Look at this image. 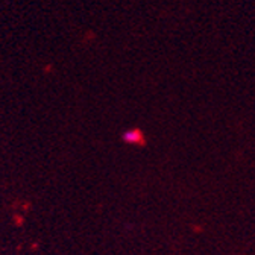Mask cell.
I'll use <instances>...</instances> for the list:
<instances>
[{
	"label": "cell",
	"mask_w": 255,
	"mask_h": 255,
	"mask_svg": "<svg viewBox=\"0 0 255 255\" xmlns=\"http://www.w3.org/2000/svg\"><path fill=\"white\" fill-rule=\"evenodd\" d=\"M122 138L128 144H141L143 143V134L138 129H128V131H125Z\"/></svg>",
	"instance_id": "1"
}]
</instances>
